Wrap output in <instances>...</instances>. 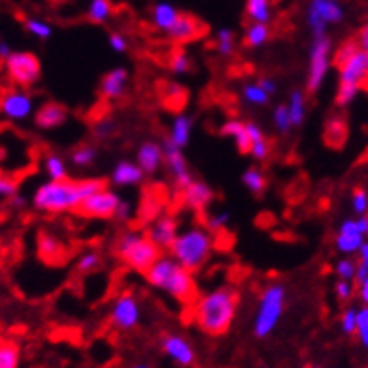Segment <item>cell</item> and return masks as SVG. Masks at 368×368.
Listing matches in <instances>:
<instances>
[{
	"label": "cell",
	"instance_id": "obj_38",
	"mask_svg": "<svg viewBox=\"0 0 368 368\" xmlns=\"http://www.w3.org/2000/svg\"><path fill=\"white\" fill-rule=\"evenodd\" d=\"M25 30L30 36H34L38 40H49L53 36V27L47 21L40 18H27L25 19Z\"/></svg>",
	"mask_w": 368,
	"mask_h": 368
},
{
	"label": "cell",
	"instance_id": "obj_1",
	"mask_svg": "<svg viewBox=\"0 0 368 368\" xmlns=\"http://www.w3.org/2000/svg\"><path fill=\"white\" fill-rule=\"evenodd\" d=\"M107 186L104 178H64V180H49L41 183L34 190L30 203L38 213L63 214L77 213V209L86 197L100 188Z\"/></svg>",
	"mask_w": 368,
	"mask_h": 368
},
{
	"label": "cell",
	"instance_id": "obj_35",
	"mask_svg": "<svg viewBox=\"0 0 368 368\" xmlns=\"http://www.w3.org/2000/svg\"><path fill=\"white\" fill-rule=\"evenodd\" d=\"M192 57L184 51L183 47L178 46L177 49H173L167 57V68L173 75H186L190 74L192 70Z\"/></svg>",
	"mask_w": 368,
	"mask_h": 368
},
{
	"label": "cell",
	"instance_id": "obj_22",
	"mask_svg": "<svg viewBox=\"0 0 368 368\" xmlns=\"http://www.w3.org/2000/svg\"><path fill=\"white\" fill-rule=\"evenodd\" d=\"M145 173L143 169L138 166V162L132 160H121L117 162L113 169H111L110 180L113 186L119 188H130V186H138L143 183Z\"/></svg>",
	"mask_w": 368,
	"mask_h": 368
},
{
	"label": "cell",
	"instance_id": "obj_26",
	"mask_svg": "<svg viewBox=\"0 0 368 368\" xmlns=\"http://www.w3.org/2000/svg\"><path fill=\"white\" fill-rule=\"evenodd\" d=\"M220 133H222L224 138L231 139L241 155H248L252 141H250V136H248L247 122L241 121V119H230V121H225L224 124L220 126Z\"/></svg>",
	"mask_w": 368,
	"mask_h": 368
},
{
	"label": "cell",
	"instance_id": "obj_51",
	"mask_svg": "<svg viewBox=\"0 0 368 368\" xmlns=\"http://www.w3.org/2000/svg\"><path fill=\"white\" fill-rule=\"evenodd\" d=\"M248 155L252 156L256 162H265L269 158L270 155V143L267 141V138L258 141V143L250 145V150H248Z\"/></svg>",
	"mask_w": 368,
	"mask_h": 368
},
{
	"label": "cell",
	"instance_id": "obj_9",
	"mask_svg": "<svg viewBox=\"0 0 368 368\" xmlns=\"http://www.w3.org/2000/svg\"><path fill=\"white\" fill-rule=\"evenodd\" d=\"M4 74L19 88L34 86L41 77V63L32 51H12L2 60Z\"/></svg>",
	"mask_w": 368,
	"mask_h": 368
},
{
	"label": "cell",
	"instance_id": "obj_19",
	"mask_svg": "<svg viewBox=\"0 0 368 368\" xmlns=\"http://www.w3.org/2000/svg\"><path fill=\"white\" fill-rule=\"evenodd\" d=\"M68 122V110L58 102H46L36 107L34 124L38 130L51 132L57 128H63Z\"/></svg>",
	"mask_w": 368,
	"mask_h": 368
},
{
	"label": "cell",
	"instance_id": "obj_43",
	"mask_svg": "<svg viewBox=\"0 0 368 368\" xmlns=\"http://www.w3.org/2000/svg\"><path fill=\"white\" fill-rule=\"evenodd\" d=\"M38 248H40L41 256L55 258V256L63 250V242L58 241L55 235H51V233H41L40 241H38Z\"/></svg>",
	"mask_w": 368,
	"mask_h": 368
},
{
	"label": "cell",
	"instance_id": "obj_16",
	"mask_svg": "<svg viewBox=\"0 0 368 368\" xmlns=\"http://www.w3.org/2000/svg\"><path fill=\"white\" fill-rule=\"evenodd\" d=\"M162 351L166 353V357H169L175 364L183 368L192 367L194 362H196L197 355L196 350H194V346L186 336L178 333H167L162 336L160 340Z\"/></svg>",
	"mask_w": 368,
	"mask_h": 368
},
{
	"label": "cell",
	"instance_id": "obj_57",
	"mask_svg": "<svg viewBox=\"0 0 368 368\" xmlns=\"http://www.w3.org/2000/svg\"><path fill=\"white\" fill-rule=\"evenodd\" d=\"M258 83H259V86L267 92V94H270V96L276 94V91H278V85H276L275 79H270V77H259Z\"/></svg>",
	"mask_w": 368,
	"mask_h": 368
},
{
	"label": "cell",
	"instance_id": "obj_55",
	"mask_svg": "<svg viewBox=\"0 0 368 368\" xmlns=\"http://www.w3.org/2000/svg\"><path fill=\"white\" fill-rule=\"evenodd\" d=\"M247 130H248V136H250V141H252V143H258V141L265 139L263 130H261V126H258L256 122H247Z\"/></svg>",
	"mask_w": 368,
	"mask_h": 368
},
{
	"label": "cell",
	"instance_id": "obj_8",
	"mask_svg": "<svg viewBox=\"0 0 368 368\" xmlns=\"http://www.w3.org/2000/svg\"><path fill=\"white\" fill-rule=\"evenodd\" d=\"M333 40L325 36L312 38L308 51V70H306V91L314 94L323 86L329 72L333 68Z\"/></svg>",
	"mask_w": 368,
	"mask_h": 368
},
{
	"label": "cell",
	"instance_id": "obj_36",
	"mask_svg": "<svg viewBox=\"0 0 368 368\" xmlns=\"http://www.w3.org/2000/svg\"><path fill=\"white\" fill-rule=\"evenodd\" d=\"M241 98L244 104L252 105V107H263V105L269 104L270 94L259 86V83H247V85H242L241 88Z\"/></svg>",
	"mask_w": 368,
	"mask_h": 368
},
{
	"label": "cell",
	"instance_id": "obj_42",
	"mask_svg": "<svg viewBox=\"0 0 368 368\" xmlns=\"http://www.w3.org/2000/svg\"><path fill=\"white\" fill-rule=\"evenodd\" d=\"M361 94V88L353 85H346V83H339L336 86V96H334V102L339 107H348L357 100V96Z\"/></svg>",
	"mask_w": 368,
	"mask_h": 368
},
{
	"label": "cell",
	"instance_id": "obj_54",
	"mask_svg": "<svg viewBox=\"0 0 368 368\" xmlns=\"http://www.w3.org/2000/svg\"><path fill=\"white\" fill-rule=\"evenodd\" d=\"M130 216H132V203L126 202V199H122L119 209H117L115 218L119 220V222H126V220H130Z\"/></svg>",
	"mask_w": 368,
	"mask_h": 368
},
{
	"label": "cell",
	"instance_id": "obj_59",
	"mask_svg": "<svg viewBox=\"0 0 368 368\" xmlns=\"http://www.w3.org/2000/svg\"><path fill=\"white\" fill-rule=\"evenodd\" d=\"M10 205H12L13 209H23V207H27V197L23 196V194H15V196L12 197V199H10Z\"/></svg>",
	"mask_w": 368,
	"mask_h": 368
},
{
	"label": "cell",
	"instance_id": "obj_4",
	"mask_svg": "<svg viewBox=\"0 0 368 368\" xmlns=\"http://www.w3.org/2000/svg\"><path fill=\"white\" fill-rule=\"evenodd\" d=\"M214 252V235L205 225H190L178 231L167 254L192 272L202 270Z\"/></svg>",
	"mask_w": 368,
	"mask_h": 368
},
{
	"label": "cell",
	"instance_id": "obj_14",
	"mask_svg": "<svg viewBox=\"0 0 368 368\" xmlns=\"http://www.w3.org/2000/svg\"><path fill=\"white\" fill-rule=\"evenodd\" d=\"M110 323L119 331H133L141 323V305L133 294H121L110 308Z\"/></svg>",
	"mask_w": 368,
	"mask_h": 368
},
{
	"label": "cell",
	"instance_id": "obj_45",
	"mask_svg": "<svg viewBox=\"0 0 368 368\" xmlns=\"http://www.w3.org/2000/svg\"><path fill=\"white\" fill-rule=\"evenodd\" d=\"M351 211L357 216L368 214V192L364 188H355L351 192Z\"/></svg>",
	"mask_w": 368,
	"mask_h": 368
},
{
	"label": "cell",
	"instance_id": "obj_17",
	"mask_svg": "<svg viewBox=\"0 0 368 368\" xmlns=\"http://www.w3.org/2000/svg\"><path fill=\"white\" fill-rule=\"evenodd\" d=\"M178 231H180V228H178L177 218L173 214H160L150 222L149 230L145 233L149 235L150 241L155 242L162 252H166L175 241V237L178 235Z\"/></svg>",
	"mask_w": 368,
	"mask_h": 368
},
{
	"label": "cell",
	"instance_id": "obj_5",
	"mask_svg": "<svg viewBox=\"0 0 368 368\" xmlns=\"http://www.w3.org/2000/svg\"><path fill=\"white\" fill-rule=\"evenodd\" d=\"M115 254L128 269L145 275L150 265L160 258L162 250L150 241L143 231L128 230L122 231L115 241Z\"/></svg>",
	"mask_w": 368,
	"mask_h": 368
},
{
	"label": "cell",
	"instance_id": "obj_46",
	"mask_svg": "<svg viewBox=\"0 0 368 368\" xmlns=\"http://www.w3.org/2000/svg\"><path fill=\"white\" fill-rule=\"evenodd\" d=\"M357 339L362 348L368 350V306H362L357 310Z\"/></svg>",
	"mask_w": 368,
	"mask_h": 368
},
{
	"label": "cell",
	"instance_id": "obj_3",
	"mask_svg": "<svg viewBox=\"0 0 368 368\" xmlns=\"http://www.w3.org/2000/svg\"><path fill=\"white\" fill-rule=\"evenodd\" d=\"M143 276L152 288L160 289L183 305H194V301L197 299L194 272L178 263L171 254L162 252L160 258L150 265Z\"/></svg>",
	"mask_w": 368,
	"mask_h": 368
},
{
	"label": "cell",
	"instance_id": "obj_25",
	"mask_svg": "<svg viewBox=\"0 0 368 368\" xmlns=\"http://www.w3.org/2000/svg\"><path fill=\"white\" fill-rule=\"evenodd\" d=\"M178 15H180V12L173 6L171 2H166V0L156 2L155 6L150 8V23L156 30H160L164 34H167L173 25L177 23Z\"/></svg>",
	"mask_w": 368,
	"mask_h": 368
},
{
	"label": "cell",
	"instance_id": "obj_48",
	"mask_svg": "<svg viewBox=\"0 0 368 368\" xmlns=\"http://www.w3.org/2000/svg\"><path fill=\"white\" fill-rule=\"evenodd\" d=\"M333 289L336 299H339L340 303H348V301H351V297L355 295V284H353V280H342V278H339V280L334 282Z\"/></svg>",
	"mask_w": 368,
	"mask_h": 368
},
{
	"label": "cell",
	"instance_id": "obj_11",
	"mask_svg": "<svg viewBox=\"0 0 368 368\" xmlns=\"http://www.w3.org/2000/svg\"><path fill=\"white\" fill-rule=\"evenodd\" d=\"M121 202L122 197L115 190H111L110 186H104V188H100V190L86 197L77 209V213L85 218L111 220L115 218L117 209H119Z\"/></svg>",
	"mask_w": 368,
	"mask_h": 368
},
{
	"label": "cell",
	"instance_id": "obj_61",
	"mask_svg": "<svg viewBox=\"0 0 368 368\" xmlns=\"http://www.w3.org/2000/svg\"><path fill=\"white\" fill-rule=\"evenodd\" d=\"M133 368H150L147 362H138V364H133Z\"/></svg>",
	"mask_w": 368,
	"mask_h": 368
},
{
	"label": "cell",
	"instance_id": "obj_39",
	"mask_svg": "<svg viewBox=\"0 0 368 368\" xmlns=\"http://www.w3.org/2000/svg\"><path fill=\"white\" fill-rule=\"evenodd\" d=\"M100 265H102V258H100L98 252H94V250H88V252H83L75 261V270L79 272V275H91L96 269H100Z\"/></svg>",
	"mask_w": 368,
	"mask_h": 368
},
{
	"label": "cell",
	"instance_id": "obj_6",
	"mask_svg": "<svg viewBox=\"0 0 368 368\" xmlns=\"http://www.w3.org/2000/svg\"><path fill=\"white\" fill-rule=\"evenodd\" d=\"M286 299H288V291L284 288V284L270 282L269 286H265L259 295L258 308L254 316L252 329L256 339H267L275 333L286 310Z\"/></svg>",
	"mask_w": 368,
	"mask_h": 368
},
{
	"label": "cell",
	"instance_id": "obj_32",
	"mask_svg": "<svg viewBox=\"0 0 368 368\" xmlns=\"http://www.w3.org/2000/svg\"><path fill=\"white\" fill-rule=\"evenodd\" d=\"M98 158V149L94 147V145L83 143L77 145L74 150H72V155H70V162H72V166L77 167V169H86V167H91L94 162Z\"/></svg>",
	"mask_w": 368,
	"mask_h": 368
},
{
	"label": "cell",
	"instance_id": "obj_31",
	"mask_svg": "<svg viewBox=\"0 0 368 368\" xmlns=\"http://www.w3.org/2000/svg\"><path fill=\"white\" fill-rule=\"evenodd\" d=\"M113 18V2L111 0H91L86 6V19L94 25H104Z\"/></svg>",
	"mask_w": 368,
	"mask_h": 368
},
{
	"label": "cell",
	"instance_id": "obj_15",
	"mask_svg": "<svg viewBox=\"0 0 368 368\" xmlns=\"http://www.w3.org/2000/svg\"><path fill=\"white\" fill-rule=\"evenodd\" d=\"M162 145H164V166L167 167V171L171 175L173 184L177 186L178 190H183L194 180L190 167H188V160L184 156V149H178L169 141H164Z\"/></svg>",
	"mask_w": 368,
	"mask_h": 368
},
{
	"label": "cell",
	"instance_id": "obj_2",
	"mask_svg": "<svg viewBox=\"0 0 368 368\" xmlns=\"http://www.w3.org/2000/svg\"><path fill=\"white\" fill-rule=\"evenodd\" d=\"M239 294L231 286H218L194 301V322L209 336H222L235 322Z\"/></svg>",
	"mask_w": 368,
	"mask_h": 368
},
{
	"label": "cell",
	"instance_id": "obj_7",
	"mask_svg": "<svg viewBox=\"0 0 368 368\" xmlns=\"http://www.w3.org/2000/svg\"><path fill=\"white\" fill-rule=\"evenodd\" d=\"M333 64L336 66L339 83L368 91V53L357 40H346L339 46L333 55Z\"/></svg>",
	"mask_w": 368,
	"mask_h": 368
},
{
	"label": "cell",
	"instance_id": "obj_56",
	"mask_svg": "<svg viewBox=\"0 0 368 368\" xmlns=\"http://www.w3.org/2000/svg\"><path fill=\"white\" fill-rule=\"evenodd\" d=\"M357 295H359V299L364 306H368V275L357 282Z\"/></svg>",
	"mask_w": 368,
	"mask_h": 368
},
{
	"label": "cell",
	"instance_id": "obj_21",
	"mask_svg": "<svg viewBox=\"0 0 368 368\" xmlns=\"http://www.w3.org/2000/svg\"><path fill=\"white\" fill-rule=\"evenodd\" d=\"M128 81H130V74L126 68L119 66V68L110 70L100 81V96L104 100H110V102L121 100L128 91Z\"/></svg>",
	"mask_w": 368,
	"mask_h": 368
},
{
	"label": "cell",
	"instance_id": "obj_52",
	"mask_svg": "<svg viewBox=\"0 0 368 368\" xmlns=\"http://www.w3.org/2000/svg\"><path fill=\"white\" fill-rule=\"evenodd\" d=\"M92 132H94V136H96L98 139H107L111 133L115 132V122L110 121V119L96 122L94 128H92Z\"/></svg>",
	"mask_w": 368,
	"mask_h": 368
},
{
	"label": "cell",
	"instance_id": "obj_29",
	"mask_svg": "<svg viewBox=\"0 0 368 368\" xmlns=\"http://www.w3.org/2000/svg\"><path fill=\"white\" fill-rule=\"evenodd\" d=\"M289 111V119H291V124L294 128L303 126V122L306 119V94L305 91H294L289 94L288 104H286Z\"/></svg>",
	"mask_w": 368,
	"mask_h": 368
},
{
	"label": "cell",
	"instance_id": "obj_24",
	"mask_svg": "<svg viewBox=\"0 0 368 368\" xmlns=\"http://www.w3.org/2000/svg\"><path fill=\"white\" fill-rule=\"evenodd\" d=\"M192 132H194V119L190 115H186V113H177L171 119L166 141H169V143L178 147V149H184V147H188V143H190Z\"/></svg>",
	"mask_w": 368,
	"mask_h": 368
},
{
	"label": "cell",
	"instance_id": "obj_23",
	"mask_svg": "<svg viewBox=\"0 0 368 368\" xmlns=\"http://www.w3.org/2000/svg\"><path fill=\"white\" fill-rule=\"evenodd\" d=\"M136 162L143 169L145 175H155L164 166V145L156 141H143L138 147Z\"/></svg>",
	"mask_w": 368,
	"mask_h": 368
},
{
	"label": "cell",
	"instance_id": "obj_18",
	"mask_svg": "<svg viewBox=\"0 0 368 368\" xmlns=\"http://www.w3.org/2000/svg\"><path fill=\"white\" fill-rule=\"evenodd\" d=\"M205 34V25L197 18L190 15V13H183L178 15L177 23L173 25L171 30L167 32L169 40L175 41L177 46H186L192 41L199 40Z\"/></svg>",
	"mask_w": 368,
	"mask_h": 368
},
{
	"label": "cell",
	"instance_id": "obj_53",
	"mask_svg": "<svg viewBox=\"0 0 368 368\" xmlns=\"http://www.w3.org/2000/svg\"><path fill=\"white\" fill-rule=\"evenodd\" d=\"M107 44L115 53L122 55V53L128 51V40L126 36L121 34V32H111L110 38H107Z\"/></svg>",
	"mask_w": 368,
	"mask_h": 368
},
{
	"label": "cell",
	"instance_id": "obj_13",
	"mask_svg": "<svg viewBox=\"0 0 368 368\" xmlns=\"http://www.w3.org/2000/svg\"><path fill=\"white\" fill-rule=\"evenodd\" d=\"M36 102L32 98V94L29 88H12L6 91L0 96V115L4 117L6 121L12 122H25L29 121L30 117H34Z\"/></svg>",
	"mask_w": 368,
	"mask_h": 368
},
{
	"label": "cell",
	"instance_id": "obj_47",
	"mask_svg": "<svg viewBox=\"0 0 368 368\" xmlns=\"http://www.w3.org/2000/svg\"><path fill=\"white\" fill-rule=\"evenodd\" d=\"M19 192V183L10 175H0V202H10Z\"/></svg>",
	"mask_w": 368,
	"mask_h": 368
},
{
	"label": "cell",
	"instance_id": "obj_44",
	"mask_svg": "<svg viewBox=\"0 0 368 368\" xmlns=\"http://www.w3.org/2000/svg\"><path fill=\"white\" fill-rule=\"evenodd\" d=\"M272 124L280 133H288L294 124H291V119H289V111L286 107V104L276 105L275 110H272Z\"/></svg>",
	"mask_w": 368,
	"mask_h": 368
},
{
	"label": "cell",
	"instance_id": "obj_50",
	"mask_svg": "<svg viewBox=\"0 0 368 368\" xmlns=\"http://www.w3.org/2000/svg\"><path fill=\"white\" fill-rule=\"evenodd\" d=\"M357 275L355 282L362 280L368 275V241L362 242V247L357 250Z\"/></svg>",
	"mask_w": 368,
	"mask_h": 368
},
{
	"label": "cell",
	"instance_id": "obj_12",
	"mask_svg": "<svg viewBox=\"0 0 368 368\" xmlns=\"http://www.w3.org/2000/svg\"><path fill=\"white\" fill-rule=\"evenodd\" d=\"M368 235V216H355L346 218L336 230L334 235V248L342 256H353L362 247Z\"/></svg>",
	"mask_w": 368,
	"mask_h": 368
},
{
	"label": "cell",
	"instance_id": "obj_62",
	"mask_svg": "<svg viewBox=\"0 0 368 368\" xmlns=\"http://www.w3.org/2000/svg\"><path fill=\"white\" fill-rule=\"evenodd\" d=\"M310 368H320V367H310Z\"/></svg>",
	"mask_w": 368,
	"mask_h": 368
},
{
	"label": "cell",
	"instance_id": "obj_30",
	"mask_svg": "<svg viewBox=\"0 0 368 368\" xmlns=\"http://www.w3.org/2000/svg\"><path fill=\"white\" fill-rule=\"evenodd\" d=\"M44 171H46L49 180H64V178H70L68 164H66V160H64L58 152H49V155H46V158H44Z\"/></svg>",
	"mask_w": 368,
	"mask_h": 368
},
{
	"label": "cell",
	"instance_id": "obj_58",
	"mask_svg": "<svg viewBox=\"0 0 368 368\" xmlns=\"http://www.w3.org/2000/svg\"><path fill=\"white\" fill-rule=\"evenodd\" d=\"M357 44L368 53V19L367 23L361 27V30H359V34H357Z\"/></svg>",
	"mask_w": 368,
	"mask_h": 368
},
{
	"label": "cell",
	"instance_id": "obj_20",
	"mask_svg": "<svg viewBox=\"0 0 368 368\" xmlns=\"http://www.w3.org/2000/svg\"><path fill=\"white\" fill-rule=\"evenodd\" d=\"M180 196H183L184 207L190 209V211H196V213H203L213 203L214 192L207 183L194 178L186 188L180 190Z\"/></svg>",
	"mask_w": 368,
	"mask_h": 368
},
{
	"label": "cell",
	"instance_id": "obj_41",
	"mask_svg": "<svg viewBox=\"0 0 368 368\" xmlns=\"http://www.w3.org/2000/svg\"><path fill=\"white\" fill-rule=\"evenodd\" d=\"M334 275H336V278H342V280H353L355 282L357 261L351 256H342L334 263Z\"/></svg>",
	"mask_w": 368,
	"mask_h": 368
},
{
	"label": "cell",
	"instance_id": "obj_60",
	"mask_svg": "<svg viewBox=\"0 0 368 368\" xmlns=\"http://www.w3.org/2000/svg\"><path fill=\"white\" fill-rule=\"evenodd\" d=\"M12 51H13L12 46H10L6 40H0V63H2V60H4V58H6Z\"/></svg>",
	"mask_w": 368,
	"mask_h": 368
},
{
	"label": "cell",
	"instance_id": "obj_34",
	"mask_svg": "<svg viewBox=\"0 0 368 368\" xmlns=\"http://www.w3.org/2000/svg\"><path fill=\"white\" fill-rule=\"evenodd\" d=\"M21 348L10 339H0V368H19Z\"/></svg>",
	"mask_w": 368,
	"mask_h": 368
},
{
	"label": "cell",
	"instance_id": "obj_28",
	"mask_svg": "<svg viewBox=\"0 0 368 368\" xmlns=\"http://www.w3.org/2000/svg\"><path fill=\"white\" fill-rule=\"evenodd\" d=\"M270 27L263 23H248V27L244 29V46L248 49H261L263 46H267L270 40Z\"/></svg>",
	"mask_w": 368,
	"mask_h": 368
},
{
	"label": "cell",
	"instance_id": "obj_10",
	"mask_svg": "<svg viewBox=\"0 0 368 368\" xmlns=\"http://www.w3.org/2000/svg\"><path fill=\"white\" fill-rule=\"evenodd\" d=\"M344 18L342 0H308L306 4V27L312 32V38L325 36L331 27L342 23Z\"/></svg>",
	"mask_w": 368,
	"mask_h": 368
},
{
	"label": "cell",
	"instance_id": "obj_49",
	"mask_svg": "<svg viewBox=\"0 0 368 368\" xmlns=\"http://www.w3.org/2000/svg\"><path fill=\"white\" fill-rule=\"evenodd\" d=\"M340 329L344 334H355L357 331V308H346L340 316Z\"/></svg>",
	"mask_w": 368,
	"mask_h": 368
},
{
	"label": "cell",
	"instance_id": "obj_37",
	"mask_svg": "<svg viewBox=\"0 0 368 368\" xmlns=\"http://www.w3.org/2000/svg\"><path fill=\"white\" fill-rule=\"evenodd\" d=\"M214 47H216V53L222 55V57H231L235 53V34H233V30L225 29V27L216 30Z\"/></svg>",
	"mask_w": 368,
	"mask_h": 368
},
{
	"label": "cell",
	"instance_id": "obj_33",
	"mask_svg": "<svg viewBox=\"0 0 368 368\" xmlns=\"http://www.w3.org/2000/svg\"><path fill=\"white\" fill-rule=\"evenodd\" d=\"M242 184L252 196H261L267 190V177L259 167L252 166L242 173Z\"/></svg>",
	"mask_w": 368,
	"mask_h": 368
},
{
	"label": "cell",
	"instance_id": "obj_27",
	"mask_svg": "<svg viewBox=\"0 0 368 368\" xmlns=\"http://www.w3.org/2000/svg\"><path fill=\"white\" fill-rule=\"evenodd\" d=\"M244 13L250 23L269 25L275 15L272 0H244Z\"/></svg>",
	"mask_w": 368,
	"mask_h": 368
},
{
	"label": "cell",
	"instance_id": "obj_40",
	"mask_svg": "<svg viewBox=\"0 0 368 368\" xmlns=\"http://www.w3.org/2000/svg\"><path fill=\"white\" fill-rule=\"evenodd\" d=\"M230 222V211H214V213H209V216L205 218V228H207L211 233H220V231L228 230Z\"/></svg>",
	"mask_w": 368,
	"mask_h": 368
}]
</instances>
